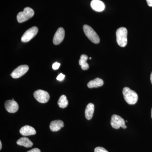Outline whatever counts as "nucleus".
I'll return each instance as SVG.
<instances>
[{
  "mask_svg": "<svg viewBox=\"0 0 152 152\" xmlns=\"http://www.w3.org/2000/svg\"><path fill=\"white\" fill-rule=\"evenodd\" d=\"M123 94L125 100L130 105L135 104L137 102V94L128 87H125L123 90Z\"/></svg>",
  "mask_w": 152,
  "mask_h": 152,
  "instance_id": "nucleus-1",
  "label": "nucleus"
},
{
  "mask_svg": "<svg viewBox=\"0 0 152 152\" xmlns=\"http://www.w3.org/2000/svg\"><path fill=\"white\" fill-rule=\"evenodd\" d=\"M128 31L124 27H121L117 30V42L120 46L125 47L127 44Z\"/></svg>",
  "mask_w": 152,
  "mask_h": 152,
  "instance_id": "nucleus-2",
  "label": "nucleus"
},
{
  "mask_svg": "<svg viewBox=\"0 0 152 152\" xmlns=\"http://www.w3.org/2000/svg\"><path fill=\"white\" fill-rule=\"evenodd\" d=\"M83 29L85 34L90 41L95 44L99 43L100 38L92 28L88 25H85L83 27Z\"/></svg>",
  "mask_w": 152,
  "mask_h": 152,
  "instance_id": "nucleus-3",
  "label": "nucleus"
},
{
  "mask_svg": "<svg viewBox=\"0 0 152 152\" xmlns=\"http://www.w3.org/2000/svg\"><path fill=\"white\" fill-rule=\"evenodd\" d=\"M34 15L33 9L30 7L25 8L23 12H20L17 15V20L19 23H23L32 18Z\"/></svg>",
  "mask_w": 152,
  "mask_h": 152,
  "instance_id": "nucleus-4",
  "label": "nucleus"
},
{
  "mask_svg": "<svg viewBox=\"0 0 152 152\" xmlns=\"http://www.w3.org/2000/svg\"><path fill=\"white\" fill-rule=\"evenodd\" d=\"M111 125L112 127L116 129H119L120 127L124 129L127 128L126 126L125 125V120L120 116L116 115H112Z\"/></svg>",
  "mask_w": 152,
  "mask_h": 152,
  "instance_id": "nucleus-5",
  "label": "nucleus"
},
{
  "mask_svg": "<svg viewBox=\"0 0 152 152\" xmlns=\"http://www.w3.org/2000/svg\"><path fill=\"white\" fill-rule=\"evenodd\" d=\"M35 99L39 102L45 103L48 102L50 99V95L45 91L42 90H38L35 91L34 94Z\"/></svg>",
  "mask_w": 152,
  "mask_h": 152,
  "instance_id": "nucleus-6",
  "label": "nucleus"
},
{
  "mask_svg": "<svg viewBox=\"0 0 152 152\" xmlns=\"http://www.w3.org/2000/svg\"><path fill=\"white\" fill-rule=\"evenodd\" d=\"M38 32V28L36 26L30 28L25 32L22 36L21 41L23 42H27L35 37Z\"/></svg>",
  "mask_w": 152,
  "mask_h": 152,
  "instance_id": "nucleus-7",
  "label": "nucleus"
},
{
  "mask_svg": "<svg viewBox=\"0 0 152 152\" xmlns=\"http://www.w3.org/2000/svg\"><path fill=\"white\" fill-rule=\"evenodd\" d=\"M29 70V67L26 65H21L15 69L11 74V76L14 79L19 78L24 75Z\"/></svg>",
  "mask_w": 152,
  "mask_h": 152,
  "instance_id": "nucleus-8",
  "label": "nucleus"
},
{
  "mask_svg": "<svg viewBox=\"0 0 152 152\" xmlns=\"http://www.w3.org/2000/svg\"><path fill=\"white\" fill-rule=\"evenodd\" d=\"M5 107L7 111L10 113H16L19 109L18 104L16 101L12 100H9L6 101Z\"/></svg>",
  "mask_w": 152,
  "mask_h": 152,
  "instance_id": "nucleus-9",
  "label": "nucleus"
},
{
  "mask_svg": "<svg viewBox=\"0 0 152 152\" xmlns=\"http://www.w3.org/2000/svg\"><path fill=\"white\" fill-rule=\"evenodd\" d=\"M65 37V31L63 28H59L55 34L53 42L55 45H59L63 42Z\"/></svg>",
  "mask_w": 152,
  "mask_h": 152,
  "instance_id": "nucleus-10",
  "label": "nucleus"
},
{
  "mask_svg": "<svg viewBox=\"0 0 152 152\" xmlns=\"http://www.w3.org/2000/svg\"><path fill=\"white\" fill-rule=\"evenodd\" d=\"M91 6L93 10L96 12H102L104 10V4L100 0H93L91 2Z\"/></svg>",
  "mask_w": 152,
  "mask_h": 152,
  "instance_id": "nucleus-11",
  "label": "nucleus"
},
{
  "mask_svg": "<svg viewBox=\"0 0 152 152\" xmlns=\"http://www.w3.org/2000/svg\"><path fill=\"white\" fill-rule=\"evenodd\" d=\"M21 134L24 136L33 135L36 134V131L32 127L29 126H25L21 128L20 130Z\"/></svg>",
  "mask_w": 152,
  "mask_h": 152,
  "instance_id": "nucleus-12",
  "label": "nucleus"
},
{
  "mask_svg": "<svg viewBox=\"0 0 152 152\" xmlns=\"http://www.w3.org/2000/svg\"><path fill=\"white\" fill-rule=\"evenodd\" d=\"M64 123L61 120H55L53 121L50 124V128L52 132H56L59 131L62 128L64 127Z\"/></svg>",
  "mask_w": 152,
  "mask_h": 152,
  "instance_id": "nucleus-13",
  "label": "nucleus"
},
{
  "mask_svg": "<svg viewBox=\"0 0 152 152\" xmlns=\"http://www.w3.org/2000/svg\"><path fill=\"white\" fill-rule=\"evenodd\" d=\"M94 111V105L92 103H89L87 105L85 110V116L87 120L91 119Z\"/></svg>",
  "mask_w": 152,
  "mask_h": 152,
  "instance_id": "nucleus-14",
  "label": "nucleus"
},
{
  "mask_svg": "<svg viewBox=\"0 0 152 152\" xmlns=\"http://www.w3.org/2000/svg\"><path fill=\"white\" fill-rule=\"evenodd\" d=\"M104 85V81L99 78H96L94 80L90 81L88 83V87L90 88H98Z\"/></svg>",
  "mask_w": 152,
  "mask_h": 152,
  "instance_id": "nucleus-15",
  "label": "nucleus"
},
{
  "mask_svg": "<svg viewBox=\"0 0 152 152\" xmlns=\"http://www.w3.org/2000/svg\"><path fill=\"white\" fill-rule=\"evenodd\" d=\"M17 144L20 146H22L26 148H31L33 145L32 142L26 137H23L19 139L17 142Z\"/></svg>",
  "mask_w": 152,
  "mask_h": 152,
  "instance_id": "nucleus-16",
  "label": "nucleus"
},
{
  "mask_svg": "<svg viewBox=\"0 0 152 152\" xmlns=\"http://www.w3.org/2000/svg\"><path fill=\"white\" fill-rule=\"evenodd\" d=\"M88 57L86 55H82L80 57V59L79 60V64L81 66L82 69L86 70L89 68L88 64L87 63Z\"/></svg>",
  "mask_w": 152,
  "mask_h": 152,
  "instance_id": "nucleus-17",
  "label": "nucleus"
},
{
  "mask_svg": "<svg viewBox=\"0 0 152 152\" xmlns=\"http://www.w3.org/2000/svg\"><path fill=\"white\" fill-rule=\"evenodd\" d=\"M69 102L66 97L65 95H63L60 97L58 101V105L61 108H65L67 107Z\"/></svg>",
  "mask_w": 152,
  "mask_h": 152,
  "instance_id": "nucleus-18",
  "label": "nucleus"
},
{
  "mask_svg": "<svg viewBox=\"0 0 152 152\" xmlns=\"http://www.w3.org/2000/svg\"><path fill=\"white\" fill-rule=\"evenodd\" d=\"M94 152H109L104 148L101 147H98L94 150Z\"/></svg>",
  "mask_w": 152,
  "mask_h": 152,
  "instance_id": "nucleus-19",
  "label": "nucleus"
},
{
  "mask_svg": "<svg viewBox=\"0 0 152 152\" xmlns=\"http://www.w3.org/2000/svg\"><path fill=\"white\" fill-rule=\"evenodd\" d=\"M65 77V76L64 75H63V74L61 73L57 77L56 79L58 80L61 81H62L64 79Z\"/></svg>",
  "mask_w": 152,
  "mask_h": 152,
  "instance_id": "nucleus-20",
  "label": "nucleus"
},
{
  "mask_svg": "<svg viewBox=\"0 0 152 152\" xmlns=\"http://www.w3.org/2000/svg\"><path fill=\"white\" fill-rule=\"evenodd\" d=\"M60 66V63L56 62L53 64L52 67L54 70H57L59 69Z\"/></svg>",
  "mask_w": 152,
  "mask_h": 152,
  "instance_id": "nucleus-21",
  "label": "nucleus"
},
{
  "mask_svg": "<svg viewBox=\"0 0 152 152\" xmlns=\"http://www.w3.org/2000/svg\"><path fill=\"white\" fill-rule=\"evenodd\" d=\"M27 152H41V151L37 148H35L32 149L30 150Z\"/></svg>",
  "mask_w": 152,
  "mask_h": 152,
  "instance_id": "nucleus-22",
  "label": "nucleus"
},
{
  "mask_svg": "<svg viewBox=\"0 0 152 152\" xmlns=\"http://www.w3.org/2000/svg\"><path fill=\"white\" fill-rule=\"evenodd\" d=\"M147 4L149 7H152V0H146Z\"/></svg>",
  "mask_w": 152,
  "mask_h": 152,
  "instance_id": "nucleus-23",
  "label": "nucleus"
},
{
  "mask_svg": "<svg viewBox=\"0 0 152 152\" xmlns=\"http://www.w3.org/2000/svg\"><path fill=\"white\" fill-rule=\"evenodd\" d=\"M2 149V143L0 141V150H1Z\"/></svg>",
  "mask_w": 152,
  "mask_h": 152,
  "instance_id": "nucleus-24",
  "label": "nucleus"
},
{
  "mask_svg": "<svg viewBox=\"0 0 152 152\" xmlns=\"http://www.w3.org/2000/svg\"><path fill=\"white\" fill-rule=\"evenodd\" d=\"M151 82L152 84V72H151Z\"/></svg>",
  "mask_w": 152,
  "mask_h": 152,
  "instance_id": "nucleus-25",
  "label": "nucleus"
},
{
  "mask_svg": "<svg viewBox=\"0 0 152 152\" xmlns=\"http://www.w3.org/2000/svg\"><path fill=\"white\" fill-rule=\"evenodd\" d=\"M151 117H152V110H151Z\"/></svg>",
  "mask_w": 152,
  "mask_h": 152,
  "instance_id": "nucleus-26",
  "label": "nucleus"
},
{
  "mask_svg": "<svg viewBox=\"0 0 152 152\" xmlns=\"http://www.w3.org/2000/svg\"><path fill=\"white\" fill-rule=\"evenodd\" d=\"M12 100H14V99H12Z\"/></svg>",
  "mask_w": 152,
  "mask_h": 152,
  "instance_id": "nucleus-27",
  "label": "nucleus"
}]
</instances>
